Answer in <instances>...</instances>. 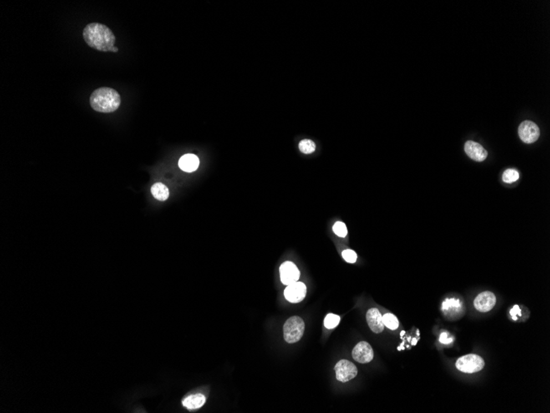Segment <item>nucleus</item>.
I'll return each mask as SVG.
<instances>
[{
    "label": "nucleus",
    "mask_w": 550,
    "mask_h": 413,
    "mask_svg": "<svg viewBox=\"0 0 550 413\" xmlns=\"http://www.w3.org/2000/svg\"><path fill=\"white\" fill-rule=\"evenodd\" d=\"M83 39L91 48L100 52H112L115 43L111 30L98 22H92L84 27Z\"/></svg>",
    "instance_id": "nucleus-1"
},
{
    "label": "nucleus",
    "mask_w": 550,
    "mask_h": 413,
    "mask_svg": "<svg viewBox=\"0 0 550 413\" xmlns=\"http://www.w3.org/2000/svg\"><path fill=\"white\" fill-rule=\"evenodd\" d=\"M121 98L119 93L108 87L97 88L90 96L91 107L98 113H114L119 108Z\"/></svg>",
    "instance_id": "nucleus-2"
},
{
    "label": "nucleus",
    "mask_w": 550,
    "mask_h": 413,
    "mask_svg": "<svg viewBox=\"0 0 550 413\" xmlns=\"http://www.w3.org/2000/svg\"><path fill=\"white\" fill-rule=\"evenodd\" d=\"M305 331L304 321L297 316L288 318L283 326V337L287 343H297L302 338Z\"/></svg>",
    "instance_id": "nucleus-3"
},
{
    "label": "nucleus",
    "mask_w": 550,
    "mask_h": 413,
    "mask_svg": "<svg viewBox=\"0 0 550 413\" xmlns=\"http://www.w3.org/2000/svg\"><path fill=\"white\" fill-rule=\"evenodd\" d=\"M455 366L463 373L473 374L484 369L485 360L478 354H466L457 359Z\"/></svg>",
    "instance_id": "nucleus-4"
},
{
    "label": "nucleus",
    "mask_w": 550,
    "mask_h": 413,
    "mask_svg": "<svg viewBox=\"0 0 550 413\" xmlns=\"http://www.w3.org/2000/svg\"><path fill=\"white\" fill-rule=\"evenodd\" d=\"M336 379L338 381L346 383L351 379H354L358 374V369L355 364L347 359H341L334 367Z\"/></svg>",
    "instance_id": "nucleus-5"
},
{
    "label": "nucleus",
    "mask_w": 550,
    "mask_h": 413,
    "mask_svg": "<svg viewBox=\"0 0 550 413\" xmlns=\"http://www.w3.org/2000/svg\"><path fill=\"white\" fill-rule=\"evenodd\" d=\"M519 136L526 144H532L540 137V129L536 123L531 120H525L518 128Z\"/></svg>",
    "instance_id": "nucleus-6"
},
{
    "label": "nucleus",
    "mask_w": 550,
    "mask_h": 413,
    "mask_svg": "<svg viewBox=\"0 0 550 413\" xmlns=\"http://www.w3.org/2000/svg\"><path fill=\"white\" fill-rule=\"evenodd\" d=\"M307 295V286L302 282H294L287 286L284 291L285 298L291 303H299L304 299Z\"/></svg>",
    "instance_id": "nucleus-7"
},
{
    "label": "nucleus",
    "mask_w": 550,
    "mask_h": 413,
    "mask_svg": "<svg viewBox=\"0 0 550 413\" xmlns=\"http://www.w3.org/2000/svg\"><path fill=\"white\" fill-rule=\"evenodd\" d=\"M280 279L285 286L297 282L299 280L300 271L292 262H285L279 268Z\"/></svg>",
    "instance_id": "nucleus-8"
},
{
    "label": "nucleus",
    "mask_w": 550,
    "mask_h": 413,
    "mask_svg": "<svg viewBox=\"0 0 550 413\" xmlns=\"http://www.w3.org/2000/svg\"><path fill=\"white\" fill-rule=\"evenodd\" d=\"M353 359L361 364H367L372 361L374 356V352L369 343L361 342L356 345L352 352Z\"/></svg>",
    "instance_id": "nucleus-9"
},
{
    "label": "nucleus",
    "mask_w": 550,
    "mask_h": 413,
    "mask_svg": "<svg viewBox=\"0 0 550 413\" xmlns=\"http://www.w3.org/2000/svg\"><path fill=\"white\" fill-rule=\"evenodd\" d=\"M474 304H475V308L477 310L483 312V313H486V312L492 310L493 308L495 307V304H496V297H495V294H493L492 292L485 291V292L480 294L475 298Z\"/></svg>",
    "instance_id": "nucleus-10"
},
{
    "label": "nucleus",
    "mask_w": 550,
    "mask_h": 413,
    "mask_svg": "<svg viewBox=\"0 0 550 413\" xmlns=\"http://www.w3.org/2000/svg\"><path fill=\"white\" fill-rule=\"evenodd\" d=\"M465 151L468 156L475 161L482 162L487 159V150L476 142L471 140L466 142L465 144Z\"/></svg>",
    "instance_id": "nucleus-11"
},
{
    "label": "nucleus",
    "mask_w": 550,
    "mask_h": 413,
    "mask_svg": "<svg viewBox=\"0 0 550 413\" xmlns=\"http://www.w3.org/2000/svg\"><path fill=\"white\" fill-rule=\"evenodd\" d=\"M367 321L371 330L374 333H383L385 328L383 323V315L378 308H370L367 313Z\"/></svg>",
    "instance_id": "nucleus-12"
},
{
    "label": "nucleus",
    "mask_w": 550,
    "mask_h": 413,
    "mask_svg": "<svg viewBox=\"0 0 550 413\" xmlns=\"http://www.w3.org/2000/svg\"><path fill=\"white\" fill-rule=\"evenodd\" d=\"M199 165H200V159L195 154H185L179 160L180 169L186 173L195 172V170H197Z\"/></svg>",
    "instance_id": "nucleus-13"
},
{
    "label": "nucleus",
    "mask_w": 550,
    "mask_h": 413,
    "mask_svg": "<svg viewBox=\"0 0 550 413\" xmlns=\"http://www.w3.org/2000/svg\"><path fill=\"white\" fill-rule=\"evenodd\" d=\"M206 402L205 397L201 394H194L187 397L182 402L183 406L189 410H195L204 406Z\"/></svg>",
    "instance_id": "nucleus-14"
},
{
    "label": "nucleus",
    "mask_w": 550,
    "mask_h": 413,
    "mask_svg": "<svg viewBox=\"0 0 550 413\" xmlns=\"http://www.w3.org/2000/svg\"><path fill=\"white\" fill-rule=\"evenodd\" d=\"M152 195L158 201H165L169 197V190L166 186L162 182H158L153 185L151 187Z\"/></svg>",
    "instance_id": "nucleus-15"
},
{
    "label": "nucleus",
    "mask_w": 550,
    "mask_h": 413,
    "mask_svg": "<svg viewBox=\"0 0 550 413\" xmlns=\"http://www.w3.org/2000/svg\"><path fill=\"white\" fill-rule=\"evenodd\" d=\"M383 320L384 325L390 330H396L399 327V320L392 313H385L383 316Z\"/></svg>",
    "instance_id": "nucleus-16"
},
{
    "label": "nucleus",
    "mask_w": 550,
    "mask_h": 413,
    "mask_svg": "<svg viewBox=\"0 0 550 413\" xmlns=\"http://www.w3.org/2000/svg\"><path fill=\"white\" fill-rule=\"evenodd\" d=\"M299 149L303 154H312L316 150V144L311 139H303L299 143Z\"/></svg>",
    "instance_id": "nucleus-17"
},
{
    "label": "nucleus",
    "mask_w": 550,
    "mask_h": 413,
    "mask_svg": "<svg viewBox=\"0 0 550 413\" xmlns=\"http://www.w3.org/2000/svg\"><path fill=\"white\" fill-rule=\"evenodd\" d=\"M340 322V317L333 313H329L324 321L325 327L328 329H333L338 325Z\"/></svg>",
    "instance_id": "nucleus-18"
},
{
    "label": "nucleus",
    "mask_w": 550,
    "mask_h": 413,
    "mask_svg": "<svg viewBox=\"0 0 550 413\" xmlns=\"http://www.w3.org/2000/svg\"><path fill=\"white\" fill-rule=\"evenodd\" d=\"M519 177H520L519 173L515 169H507V170L504 172L503 175H502V180L506 183L515 182V181L518 180Z\"/></svg>",
    "instance_id": "nucleus-19"
},
{
    "label": "nucleus",
    "mask_w": 550,
    "mask_h": 413,
    "mask_svg": "<svg viewBox=\"0 0 550 413\" xmlns=\"http://www.w3.org/2000/svg\"><path fill=\"white\" fill-rule=\"evenodd\" d=\"M333 231L337 236L340 237H345L348 235V230H347L345 224L341 222V221H337L333 225Z\"/></svg>",
    "instance_id": "nucleus-20"
},
{
    "label": "nucleus",
    "mask_w": 550,
    "mask_h": 413,
    "mask_svg": "<svg viewBox=\"0 0 550 413\" xmlns=\"http://www.w3.org/2000/svg\"><path fill=\"white\" fill-rule=\"evenodd\" d=\"M460 302L458 299H454V298H446L442 303V310H448L451 308H460Z\"/></svg>",
    "instance_id": "nucleus-21"
},
{
    "label": "nucleus",
    "mask_w": 550,
    "mask_h": 413,
    "mask_svg": "<svg viewBox=\"0 0 550 413\" xmlns=\"http://www.w3.org/2000/svg\"><path fill=\"white\" fill-rule=\"evenodd\" d=\"M343 259L348 263H354L357 261V253L354 251L350 249L344 250L342 252Z\"/></svg>",
    "instance_id": "nucleus-22"
},
{
    "label": "nucleus",
    "mask_w": 550,
    "mask_h": 413,
    "mask_svg": "<svg viewBox=\"0 0 550 413\" xmlns=\"http://www.w3.org/2000/svg\"><path fill=\"white\" fill-rule=\"evenodd\" d=\"M439 341H440V343H442V344H450V343H452L453 338H448L447 333H442L440 334Z\"/></svg>",
    "instance_id": "nucleus-23"
},
{
    "label": "nucleus",
    "mask_w": 550,
    "mask_h": 413,
    "mask_svg": "<svg viewBox=\"0 0 550 413\" xmlns=\"http://www.w3.org/2000/svg\"><path fill=\"white\" fill-rule=\"evenodd\" d=\"M511 315L513 317L514 320L517 319V315H521V308L518 305H515L511 308Z\"/></svg>",
    "instance_id": "nucleus-24"
},
{
    "label": "nucleus",
    "mask_w": 550,
    "mask_h": 413,
    "mask_svg": "<svg viewBox=\"0 0 550 413\" xmlns=\"http://www.w3.org/2000/svg\"><path fill=\"white\" fill-rule=\"evenodd\" d=\"M112 52H118V48H116V47H114V48H113V50H112Z\"/></svg>",
    "instance_id": "nucleus-25"
}]
</instances>
